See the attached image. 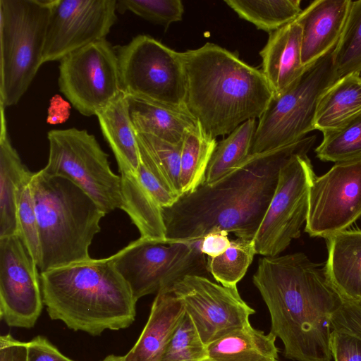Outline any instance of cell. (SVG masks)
Here are the masks:
<instances>
[{
    "mask_svg": "<svg viewBox=\"0 0 361 361\" xmlns=\"http://www.w3.org/2000/svg\"><path fill=\"white\" fill-rule=\"evenodd\" d=\"M51 0H0V104H16L40 66Z\"/></svg>",
    "mask_w": 361,
    "mask_h": 361,
    "instance_id": "cell-6",
    "label": "cell"
},
{
    "mask_svg": "<svg viewBox=\"0 0 361 361\" xmlns=\"http://www.w3.org/2000/svg\"><path fill=\"white\" fill-rule=\"evenodd\" d=\"M259 54L262 71L273 92L286 90L304 73L302 63V27L295 20L269 33Z\"/></svg>",
    "mask_w": 361,
    "mask_h": 361,
    "instance_id": "cell-18",
    "label": "cell"
},
{
    "mask_svg": "<svg viewBox=\"0 0 361 361\" xmlns=\"http://www.w3.org/2000/svg\"><path fill=\"white\" fill-rule=\"evenodd\" d=\"M187 79L185 109L216 138L259 118L273 92L261 70L218 44L181 52Z\"/></svg>",
    "mask_w": 361,
    "mask_h": 361,
    "instance_id": "cell-3",
    "label": "cell"
},
{
    "mask_svg": "<svg viewBox=\"0 0 361 361\" xmlns=\"http://www.w3.org/2000/svg\"><path fill=\"white\" fill-rule=\"evenodd\" d=\"M59 68L61 92L84 116H96L123 92L116 48L106 39L66 55Z\"/></svg>",
    "mask_w": 361,
    "mask_h": 361,
    "instance_id": "cell-12",
    "label": "cell"
},
{
    "mask_svg": "<svg viewBox=\"0 0 361 361\" xmlns=\"http://www.w3.org/2000/svg\"><path fill=\"white\" fill-rule=\"evenodd\" d=\"M207 358V346L202 342L192 319L185 312L159 361H202Z\"/></svg>",
    "mask_w": 361,
    "mask_h": 361,
    "instance_id": "cell-35",
    "label": "cell"
},
{
    "mask_svg": "<svg viewBox=\"0 0 361 361\" xmlns=\"http://www.w3.org/2000/svg\"><path fill=\"white\" fill-rule=\"evenodd\" d=\"M127 97L136 133H147L173 144H180L186 133L197 124L186 112L137 97Z\"/></svg>",
    "mask_w": 361,
    "mask_h": 361,
    "instance_id": "cell-22",
    "label": "cell"
},
{
    "mask_svg": "<svg viewBox=\"0 0 361 361\" xmlns=\"http://www.w3.org/2000/svg\"><path fill=\"white\" fill-rule=\"evenodd\" d=\"M170 288L183 305L206 346L250 324V317L255 313L236 286L219 285L204 276H185Z\"/></svg>",
    "mask_w": 361,
    "mask_h": 361,
    "instance_id": "cell-14",
    "label": "cell"
},
{
    "mask_svg": "<svg viewBox=\"0 0 361 361\" xmlns=\"http://www.w3.org/2000/svg\"><path fill=\"white\" fill-rule=\"evenodd\" d=\"M49 158L42 171L65 177L87 193L106 214L123 207L121 176L93 135L71 128L48 133Z\"/></svg>",
    "mask_w": 361,
    "mask_h": 361,
    "instance_id": "cell-9",
    "label": "cell"
},
{
    "mask_svg": "<svg viewBox=\"0 0 361 361\" xmlns=\"http://www.w3.org/2000/svg\"><path fill=\"white\" fill-rule=\"evenodd\" d=\"M216 145V138L207 134L198 123L186 133L180 155V182L183 195L194 191L204 183Z\"/></svg>",
    "mask_w": 361,
    "mask_h": 361,
    "instance_id": "cell-28",
    "label": "cell"
},
{
    "mask_svg": "<svg viewBox=\"0 0 361 361\" xmlns=\"http://www.w3.org/2000/svg\"><path fill=\"white\" fill-rule=\"evenodd\" d=\"M257 127L256 119L240 125L217 142L209 163L204 183L212 185L239 166L250 154Z\"/></svg>",
    "mask_w": 361,
    "mask_h": 361,
    "instance_id": "cell-29",
    "label": "cell"
},
{
    "mask_svg": "<svg viewBox=\"0 0 361 361\" xmlns=\"http://www.w3.org/2000/svg\"><path fill=\"white\" fill-rule=\"evenodd\" d=\"M358 75L361 78V71L359 72Z\"/></svg>",
    "mask_w": 361,
    "mask_h": 361,
    "instance_id": "cell-45",
    "label": "cell"
},
{
    "mask_svg": "<svg viewBox=\"0 0 361 361\" xmlns=\"http://www.w3.org/2000/svg\"><path fill=\"white\" fill-rule=\"evenodd\" d=\"M137 301L188 275L207 274L200 240L163 243L140 237L110 257Z\"/></svg>",
    "mask_w": 361,
    "mask_h": 361,
    "instance_id": "cell-10",
    "label": "cell"
},
{
    "mask_svg": "<svg viewBox=\"0 0 361 361\" xmlns=\"http://www.w3.org/2000/svg\"><path fill=\"white\" fill-rule=\"evenodd\" d=\"M123 207L140 237L167 243L162 208L142 184L137 173H121Z\"/></svg>",
    "mask_w": 361,
    "mask_h": 361,
    "instance_id": "cell-25",
    "label": "cell"
},
{
    "mask_svg": "<svg viewBox=\"0 0 361 361\" xmlns=\"http://www.w3.org/2000/svg\"><path fill=\"white\" fill-rule=\"evenodd\" d=\"M323 135L315 149L320 160L336 164L361 159V113Z\"/></svg>",
    "mask_w": 361,
    "mask_h": 361,
    "instance_id": "cell-31",
    "label": "cell"
},
{
    "mask_svg": "<svg viewBox=\"0 0 361 361\" xmlns=\"http://www.w3.org/2000/svg\"><path fill=\"white\" fill-rule=\"evenodd\" d=\"M314 177L307 154L293 155L283 165L274 194L252 239L256 254L279 256L300 237L307 220L310 188Z\"/></svg>",
    "mask_w": 361,
    "mask_h": 361,
    "instance_id": "cell-11",
    "label": "cell"
},
{
    "mask_svg": "<svg viewBox=\"0 0 361 361\" xmlns=\"http://www.w3.org/2000/svg\"><path fill=\"white\" fill-rule=\"evenodd\" d=\"M37 268L18 234L0 238V317L9 326L30 329L40 316Z\"/></svg>",
    "mask_w": 361,
    "mask_h": 361,
    "instance_id": "cell-16",
    "label": "cell"
},
{
    "mask_svg": "<svg viewBox=\"0 0 361 361\" xmlns=\"http://www.w3.org/2000/svg\"><path fill=\"white\" fill-rule=\"evenodd\" d=\"M351 0H317L295 20L302 27V63L307 67L335 47L341 36Z\"/></svg>",
    "mask_w": 361,
    "mask_h": 361,
    "instance_id": "cell-17",
    "label": "cell"
},
{
    "mask_svg": "<svg viewBox=\"0 0 361 361\" xmlns=\"http://www.w3.org/2000/svg\"><path fill=\"white\" fill-rule=\"evenodd\" d=\"M334 361H361V338L332 330L329 343Z\"/></svg>",
    "mask_w": 361,
    "mask_h": 361,
    "instance_id": "cell-38",
    "label": "cell"
},
{
    "mask_svg": "<svg viewBox=\"0 0 361 361\" xmlns=\"http://www.w3.org/2000/svg\"><path fill=\"white\" fill-rule=\"evenodd\" d=\"M140 162L169 190L183 195L180 182L182 143L173 144L152 135L137 133Z\"/></svg>",
    "mask_w": 361,
    "mask_h": 361,
    "instance_id": "cell-27",
    "label": "cell"
},
{
    "mask_svg": "<svg viewBox=\"0 0 361 361\" xmlns=\"http://www.w3.org/2000/svg\"><path fill=\"white\" fill-rule=\"evenodd\" d=\"M256 255L253 240H231L229 247L221 255L207 257L209 274L221 285L235 287L245 275Z\"/></svg>",
    "mask_w": 361,
    "mask_h": 361,
    "instance_id": "cell-32",
    "label": "cell"
},
{
    "mask_svg": "<svg viewBox=\"0 0 361 361\" xmlns=\"http://www.w3.org/2000/svg\"><path fill=\"white\" fill-rule=\"evenodd\" d=\"M202 361H212V360H209V359L207 358V359H205V360H202ZM275 361H279V360H275Z\"/></svg>",
    "mask_w": 361,
    "mask_h": 361,
    "instance_id": "cell-44",
    "label": "cell"
},
{
    "mask_svg": "<svg viewBox=\"0 0 361 361\" xmlns=\"http://www.w3.org/2000/svg\"><path fill=\"white\" fill-rule=\"evenodd\" d=\"M361 216V159L336 163L315 176L309 192L305 231L326 238L346 230Z\"/></svg>",
    "mask_w": 361,
    "mask_h": 361,
    "instance_id": "cell-13",
    "label": "cell"
},
{
    "mask_svg": "<svg viewBox=\"0 0 361 361\" xmlns=\"http://www.w3.org/2000/svg\"><path fill=\"white\" fill-rule=\"evenodd\" d=\"M4 107L1 105L0 133V238L18 233L16 193L30 172L23 164L10 141Z\"/></svg>",
    "mask_w": 361,
    "mask_h": 361,
    "instance_id": "cell-23",
    "label": "cell"
},
{
    "mask_svg": "<svg viewBox=\"0 0 361 361\" xmlns=\"http://www.w3.org/2000/svg\"><path fill=\"white\" fill-rule=\"evenodd\" d=\"M231 240L225 231H214L205 235L200 240V250L207 257H216L229 247Z\"/></svg>",
    "mask_w": 361,
    "mask_h": 361,
    "instance_id": "cell-41",
    "label": "cell"
},
{
    "mask_svg": "<svg viewBox=\"0 0 361 361\" xmlns=\"http://www.w3.org/2000/svg\"><path fill=\"white\" fill-rule=\"evenodd\" d=\"M238 16L269 33L294 21L302 12L300 0H224Z\"/></svg>",
    "mask_w": 361,
    "mask_h": 361,
    "instance_id": "cell-30",
    "label": "cell"
},
{
    "mask_svg": "<svg viewBox=\"0 0 361 361\" xmlns=\"http://www.w3.org/2000/svg\"><path fill=\"white\" fill-rule=\"evenodd\" d=\"M101 361H125L123 356L109 355Z\"/></svg>",
    "mask_w": 361,
    "mask_h": 361,
    "instance_id": "cell-43",
    "label": "cell"
},
{
    "mask_svg": "<svg viewBox=\"0 0 361 361\" xmlns=\"http://www.w3.org/2000/svg\"><path fill=\"white\" fill-rule=\"evenodd\" d=\"M252 282L271 318L270 332L296 361H331V316L342 299L324 269L303 253L259 259Z\"/></svg>",
    "mask_w": 361,
    "mask_h": 361,
    "instance_id": "cell-2",
    "label": "cell"
},
{
    "mask_svg": "<svg viewBox=\"0 0 361 361\" xmlns=\"http://www.w3.org/2000/svg\"><path fill=\"white\" fill-rule=\"evenodd\" d=\"M276 337L253 328L250 323L236 329L207 346L212 361H275Z\"/></svg>",
    "mask_w": 361,
    "mask_h": 361,
    "instance_id": "cell-24",
    "label": "cell"
},
{
    "mask_svg": "<svg viewBox=\"0 0 361 361\" xmlns=\"http://www.w3.org/2000/svg\"><path fill=\"white\" fill-rule=\"evenodd\" d=\"M137 174L142 184L161 208L173 206L179 199L178 195L166 188L141 162Z\"/></svg>",
    "mask_w": 361,
    "mask_h": 361,
    "instance_id": "cell-39",
    "label": "cell"
},
{
    "mask_svg": "<svg viewBox=\"0 0 361 361\" xmlns=\"http://www.w3.org/2000/svg\"><path fill=\"white\" fill-rule=\"evenodd\" d=\"M0 361H25V342H21L10 334L0 338Z\"/></svg>",
    "mask_w": 361,
    "mask_h": 361,
    "instance_id": "cell-42",
    "label": "cell"
},
{
    "mask_svg": "<svg viewBox=\"0 0 361 361\" xmlns=\"http://www.w3.org/2000/svg\"><path fill=\"white\" fill-rule=\"evenodd\" d=\"M101 131L116 157L120 173H137L140 155L127 95L123 92L97 115Z\"/></svg>",
    "mask_w": 361,
    "mask_h": 361,
    "instance_id": "cell-21",
    "label": "cell"
},
{
    "mask_svg": "<svg viewBox=\"0 0 361 361\" xmlns=\"http://www.w3.org/2000/svg\"><path fill=\"white\" fill-rule=\"evenodd\" d=\"M115 48L126 94L188 113L187 79L181 52L145 35Z\"/></svg>",
    "mask_w": 361,
    "mask_h": 361,
    "instance_id": "cell-8",
    "label": "cell"
},
{
    "mask_svg": "<svg viewBox=\"0 0 361 361\" xmlns=\"http://www.w3.org/2000/svg\"><path fill=\"white\" fill-rule=\"evenodd\" d=\"M185 314L180 300L170 288L157 293L148 320L137 342L123 356L125 361H159Z\"/></svg>",
    "mask_w": 361,
    "mask_h": 361,
    "instance_id": "cell-19",
    "label": "cell"
},
{
    "mask_svg": "<svg viewBox=\"0 0 361 361\" xmlns=\"http://www.w3.org/2000/svg\"><path fill=\"white\" fill-rule=\"evenodd\" d=\"M335 47L307 66L286 90L273 94L259 118L250 154L294 143L315 130L319 100L338 80L334 65Z\"/></svg>",
    "mask_w": 361,
    "mask_h": 361,
    "instance_id": "cell-7",
    "label": "cell"
},
{
    "mask_svg": "<svg viewBox=\"0 0 361 361\" xmlns=\"http://www.w3.org/2000/svg\"><path fill=\"white\" fill-rule=\"evenodd\" d=\"M316 136L250 154L212 185L205 183L162 208L167 243L199 241L214 231L252 240L274 194L280 170L293 155L309 152Z\"/></svg>",
    "mask_w": 361,
    "mask_h": 361,
    "instance_id": "cell-1",
    "label": "cell"
},
{
    "mask_svg": "<svg viewBox=\"0 0 361 361\" xmlns=\"http://www.w3.org/2000/svg\"><path fill=\"white\" fill-rule=\"evenodd\" d=\"M326 276L342 300L361 301V231L345 230L326 238Z\"/></svg>",
    "mask_w": 361,
    "mask_h": 361,
    "instance_id": "cell-20",
    "label": "cell"
},
{
    "mask_svg": "<svg viewBox=\"0 0 361 361\" xmlns=\"http://www.w3.org/2000/svg\"><path fill=\"white\" fill-rule=\"evenodd\" d=\"M332 330L354 335L361 338V305L343 300L331 316Z\"/></svg>",
    "mask_w": 361,
    "mask_h": 361,
    "instance_id": "cell-37",
    "label": "cell"
},
{
    "mask_svg": "<svg viewBox=\"0 0 361 361\" xmlns=\"http://www.w3.org/2000/svg\"><path fill=\"white\" fill-rule=\"evenodd\" d=\"M117 11H129L168 27L171 23L182 20L184 6L180 0H117Z\"/></svg>",
    "mask_w": 361,
    "mask_h": 361,
    "instance_id": "cell-36",
    "label": "cell"
},
{
    "mask_svg": "<svg viewBox=\"0 0 361 361\" xmlns=\"http://www.w3.org/2000/svg\"><path fill=\"white\" fill-rule=\"evenodd\" d=\"M360 305H361V301L360 302H358Z\"/></svg>",
    "mask_w": 361,
    "mask_h": 361,
    "instance_id": "cell-46",
    "label": "cell"
},
{
    "mask_svg": "<svg viewBox=\"0 0 361 361\" xmlns=\"http://www.w3.org/2000/svg\"><path fill=\"white\" fill-rule=\"evenodd\" d=\"M361 113V78L353 73L339 79L319 100L315 129H334Z\"/></svg>",
    "mask_w": 361,
    "mask_h": 361,
    "instance_id": "cell-26",
    "label": "cell"
},
{
    "mask_svg": "<svg viewBox=\"0 0 361 361\" xmlns=\"http://www.w3.org/2000/svg\"><path fill=\"white\" fill-rule=\"evenodd\" d=\"M31 188L37 215L41 272L92 259L89 247L106 215L71 180L33 173Z\"/></svg>",
    "mask_w": 361,
    "mask_h": 361,
    "instance_id": "cell-5",
    "label": "cell"
},
{
    "mask_svg": "<svg viewBox=\"0 0 361 361\" xmlns=\"http://www.w3.org/2000/svg\"><path fill=\"white\" fill-rule=\"evenodd\" d=\"M43 302L51 319L92 336L126 329L136 302L110 257L40 272Z\"/></svg>",
    "mask_w": 361,
    "mask_h": 361,
    "instance_id": "cell-4",
    "label": "cell"
},
{
    "mask_svg": "<svg viewBox=\"0 0 361 361\" xmlns=\"http://www.w3.org/2000/svg\"><path fill=\"white\" fill-rule=\"evenodd\" d=\"M25 361H73L63 355L42 336H37L25 342Z\"/></svg>",
    "mask_w": 361,
    "mask_h": 361,
    "instance_id": "cell-40",
    "label": "cell"
},
{
    "mask_svg": "<svg viewBox=\"0 0 361 361\" xmlns=\"http://www.w3.org/2000/svg\"><path fill=\"white\" fill-rule=\"evenodd\" d=\"M338 79L361 71V0L352 1L341 36L334 51Z\"/></svg>",
    "mask_w": 361,
    "mask_h": 361,
    "instance_id": "cell-33",
    "label": "cell"
},
{
    "mask_svg": "<svg viewBox=\"0 0 361 361\" xmlns=\"http://www.w3.org/2000/svg\"><path fill=\"white\" fill-rule=\"evenodd\" d=\"M32 174L33 173L30 172L25 177L16 193L17 234L39 268L41 259L40 245L37 219L30 184Z\"/></svg>",
    "mask_w": 361,
    "mask_h": 361,
    "instance_id": "cell-34",
    "label": "cell"
},
{
    "mask_svg": "<svg viewBox=\"0 0 361 361\" xmlns=\"http://www.w3.org/2000/svg\"><path fill=\"white\" fill-rule=\"evenodd\" d=\"M116 11L117 0H51L42 63L105 39Z\"/></svg>",
    "mask_w": 361,
    "mask_h": 361,
    "instance_id": "cell-15",
    "label": "cell"
}]
</instances>
